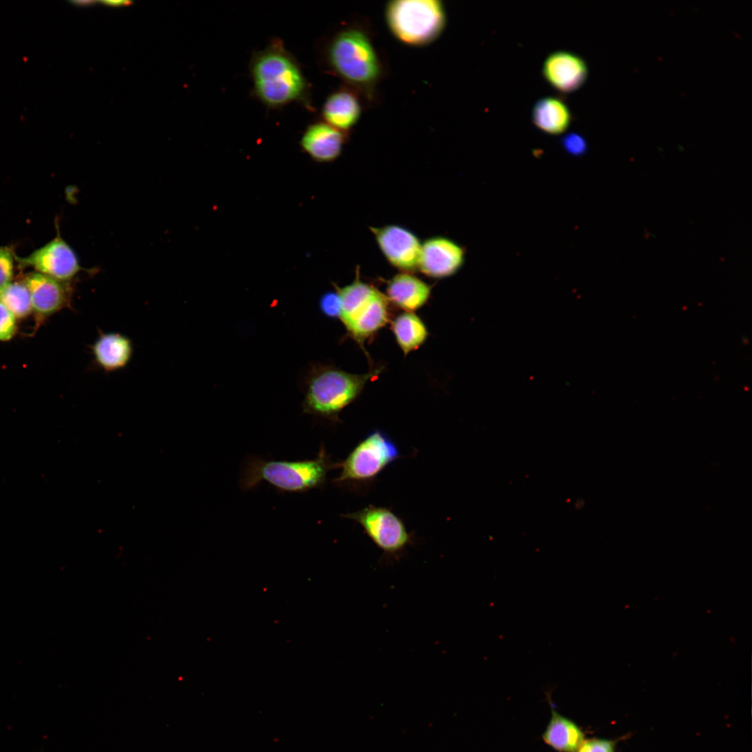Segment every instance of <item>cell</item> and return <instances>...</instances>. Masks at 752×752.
I'll return each mask as SVG.
<instances>
[{"label": "cell", "mask_w": 752, "mask_h": 752, "mask_svg": "<svg viewBox=\"0 0 752 752\" xmlns=\"http://www.w3.org/2000/svg\"><path fill=\"white\" fill-rule=\"evenodd\" d=\"M249 72L251 95L267 109L277 110L297 104L314 111L311 84L281 38H272L263 49L253 53Z\"/></svg>", "instance_id": "1"}, {"label": "cell", "mask_w": 752, "mask_h": 752, "mask_svg": "<svg viewBox=\"0 0 752 752\" xmlns=\"http://www.w3.org/2000/svg\"><path fill=\"white\" fill-rule=\"evenodd\" d=\"M338 464L331 461L324 446L311 460H265L249 457L241 471L240 487L247 492L266 482L281 492H306L322 488L326 483L328 472L338 468Z\"/></svg>", "instance_id": "2"}, {"label": "cell", "mask_w": 752, "mask_h": 752, "mask_svg": "<svg viewBox=\"0 0 752 752\" xmlns=\"http://www.w3.org/2000/svg\"><path fill=\"white\" fill-rule=\"evenodd\" d=\"M322 58L329 72L359 88H372L382 74L370 39L357 28H344L334 33L324 43Z\"/></svg>", "instance_id": "3"}, {"label": "cell", "mask_w": 752, "mask_h": 752, "mask_svg": "<svg viewBox=\"0 0 752 752\" xmlns=\"http://www.w3.org/2000/svg\"><path fill=\"white\" fill-rule=\"evenodd\" d=\"M379 368L352 374L330 365H312L305 382L303 412L335 422L338 415L361 393Z\"/></svg>", "instance_id": "4"}, {"label": "cell", "mask_w": 752, "mask_h": 752, "mask_svg": "<svg viewBox=\"0 0 752 752\" xmlns=\"http://www.w3.org/2000/svg\"><path fill=\"white\" fill-rule=\"evenodd\" d=\"M334 286L340 299L338 318L347 334L363 347L364 343L389 322V301L384 294L360 279L358 269L351 283Z\"/></svg>", "instance_id": "5"}, {"label": "cell", "mask_w": 752, "mask_h": 752, "mask_svg": "<svg viewBox=\"0 0 752 752\" xmlns=\"http://www.w3.org/2000/svg\"><path fill=\"white\" fill-rule=\"evenodd\" d=\"M385 18L391 33L401 42L423 46L444 31L446 15L439 0H395L388 3Z\"/></svg>", "instance_id": "6"}, {"label": "cell", "mask_w": 752, "mask_h": 752, "mask_svg": "<svg viewBox=\"0 0 752 752\" xmlns=\"http://www.w3.org/2000/svg\"><path fill=\"white\" fill-rule=\"evenodd\" d=\"M400 456L398 447L389 435L379 430L372 431L338 464L341 471L334 483H368Z\"/></svg>", "instance_id": "7"}, {"label": "cell", "mask_w": 752, "mask_h": 752, "mask_svg": "<svg viewBox=\"0 0 752 752\" xmlns=\"http://www.w3.org/2000/svg\"><path fill=\"white\" fill-rule=\"evenodd\" d=\"M342 516L359 524L373 543L390 557L400 556L412 542L404 522L386 508L369 506Z\"/></svg>", "instance_id": "8"}, {"label": "cell", "mask_w": 752, "mask_h": 752, "mask_svg": "<svg viewBox=\"0 0 752 752\" xmlns=\"http://www.w3.org/2000/svg\"><path fill=\"white\" fill-rule=\"evenodd\" d=\"M15 258L22 266L31 267L36 272L63 282L83 269L75 252L59 235L29 256Z\"/></svg>", "instance_id": "9"}, {"label": "cell", "mask_w": 752, "mask_h": 752, "mask_svg": "<svg viewBox=\"0 0 752 752\" xmlns=\"http://www.w3.org/2000/svg\"><path fill=\"white\" fill-rule=\"evenodd\" d=\"M369 229L391 265L404 272L418 269L421 242L414 233L395 224Z\"/></svg>", "instance_id": "10"}, {"label": "cell", "mask_w": 752, "mask_h": 752, "mask_svg": "<svg viewBox=\"0 0 752 752\" xmlns=\"http://www.w3.org/2000/svg\"><path fill=\"white\" fill-rule=\"evenodd\" d=\"M464 250L455 241L443 236L430 237L421 243L418 269L434 279L455 274L464 262Z\"/></svg>", "instance_id": "11"}, {"label": "cell", "mask_w": 752, "mask_h": 752, "mask_svg": "<svg viewBox=\"0 0 752 752\" xmlns=\"http://www.w3.org/2000/svg\"><path fill=\"white\" fill-rule=\"evenodd\" d=\"M542 72L554 88L565 93L581 88L588 73L585 61L567 51H557L549 54L543 63Z\"/></svg>", "instance_id": "12"}, {"label": "cell", "mask_w": 752, "mask_h": 752, "mask_svg": "<svg viewBox=\"0 0 752 752\" xmlns=\"http://www.w3.org/2000/svg\"><path fill=\"white\" fill-rule=\"evenodd\" d=\"M89 350L93 367L111 373L127 366L133 356L134 345L126 335L99 331L97 338L89 345Z\"/></svg>", "instance_id": "13"}, {"label": "cell", "mask_w": 752, "mask_h": 752, "mask_svg": "<svg viewBox=\"0 0 752 752\" xmlns=\"http://www.w3.org/2000/svg\"><path fill=\"white\" fill-rule=\"evenodd\" d=\"M24 283L30 292L32 308L40 315H52L70 304L72 289L66 282L32 272L25 276Z\"/></svg>", "instance_id": "14"}, {"label": "cell", "mask_w": 752, "mask_h": 752, "mask_svg": "<svg viewBox=\"0 0 752 752\" xmlns=\"http://www.w3.org/2000/svg\"><path fill=\"white\" fill-rule=\"evenodd\" d=\"M345 139V133L318 120L306 126L301 136L299 146L314 161L331 162L340 155Z\"/></svg>", "instance_id": "15"}, {"label": "cell", "mask_w": 752, "mask_h": 752, "mask_svg": "<svg viewBox=\"0 0 752 752\" xmlns=\"http://www.w3.org/2000/svg\"><path fill=\"white\" fill-rule=\"evenodd\" d=\"M361 113V107L357 96L349 89L340 88L324 100L320 120L346 134L357 123Z\"/></svg>", "instance_id": "16"}, {"label": "cell", "mask_w": 752, "mask_h": 752, "mask_svg": "<svg viewBox=\"0 0 752 752\" xmlns=\"http://www.w3.org/2000/svg\"><path fill=\"white\" fill-rule=\"evenodd\" d=\"M431 290L430 285L414 274L401 272L388 281L385 295L396 306L413 312L428 301Z\"/></svg>", "instance_id": "17"}, {"label": "cell", "mask_w": 752, "mask_h": 752, "mask_svg": "<svg viewBox=\"0 0 752 752\" xmlns=\"http://www.w3.org/2000/svg\"><path fill=\"white\" fill-rule=\"evenodd\" d=\"M535 126L541 131L558 135L565 132L572 121L568 107L561 99L545 97L538 100L531 112Z\"/></svg>", "instance_id": "18"}, {"label": "cell", "mask_w": 752, "mask_h": 752, "mask_svg": "<svg viewBox=\"0 0 752 752\" xmlns=\"http://www.w3.org/2000/svg\"><path fill=\"white\" fill-rule=\"evenodd\" d=\"M542 739L558 752H577L585 739V734L573 721L552 709Z\"/></svg>", "instance_id": "19"}, {"label": "cell", "mask_w": 752, "mask_h": 752, "mask_svg": "<svg viewBox=\"0 0 752 752\" xmlns=\"http://www.w3.org/2000/svg\"><path fill=\"white\" fill-rule=\"evenodd\" d=\"M391 329L405 355L417 350L428 336L425 324L413 312L405 311L398 315L392 322Z\"/></svg>", "instance_id": "20"}, {"label": "cell", "mask_w": 752, "mask_h": 752, "mask_svg": "<svg viewBox=\"0 0 752 752\" xmlns=\"http://www.w3.org/2000/svg\"><path fill=\"white\" fill-rule=\"evenodd\" d=\"M0 302L18 318L26 317L32 309L30 292L24 282L10 283L2 288Z\"/></svg>", "instance_id": "21"}, {"label": "cell", "mask_w": 752, "mask_h": 752, "mask_svg": "<svg viewBox=\"0 0 752 752\" xmlns=\"http://www.w3.org/2000/svg\"><path fill=\"white\" fill-rule=\"evenodd\" d=\"M14 259L13 251L0 246V290L10 283L13 275Z\"/></svg>", "instance_id": "22"}, {"label": "cell", "mask_w": 752, "mask_h": 752, "mask_svg": "<svg viewBox=\"0 0 752 752\" xmlns=\"http://www.w3.org/2000/svg\"><path fill=\"white\" fill-rule=\"evenodd\" d=\"M340 308V299L336 290L324 294L320 299V308L322 313L328 318H339Z\"/></svg>", "instance_id": "23"}, {"label": "cell", "mask_w": 752, "mask_h": 752, "mask_svg": "<svg viewBox=\"0 0 752 752\" xmlns=\"http://www.w3.org/2000/svg\"><path fill=\"white\" fill-rule=\"evenodd\" d=\"M15 330V317L0 302V340H10Z\"/></svg>", "instance_id": "24"}, {"label": "cell", "mask_w": 752, "mask_h": 752, "mask_svg": "<svg viewBox=\"0 0 752 752\" xmlns=\"http://www.w3.org/2000/svg\"><path fill=\"white\" fill-rule=\"evenodd\" d=\"M577 752H616V742L603 738L585 739Z\"/></svg>", "instance_id": "25"}, {"label": "cell", "mask_w": 752, "mask_h": 752, "mask_svg": "<svg viewBox=\"0 0 752 752\" xmlns=\"http://www.w3.org/2000/svg\"><path fill=\"white\" fill-rule=\"evenodd\" d=\"M563 148L570 154L581 155L587 150L588 144L586 140L581 134L577 133H569L562 139Z\"/></svg>", "instance_id": "26"}, {"label": "cell", "mask_w": 752, "mask_h": 752, "mask_svg": "<svg viewBox=\"0 0 752 752\" xmlns=\"http://www.w3.org/2000/svg\"><path fill=\"white\" fill-rule=\"evenodd\" d=\"M102 3L107 6H123L124 4L127 5L130 3V2L125 1H102Z\"/></svg>", "instance_id": "27"}]
</instances>
